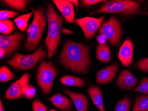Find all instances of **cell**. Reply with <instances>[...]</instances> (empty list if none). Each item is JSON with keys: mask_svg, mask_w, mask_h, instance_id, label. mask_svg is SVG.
<instances>
[{"mask_svg": "<svg viewBox=\"0 0 148 111\" xmlns=\"http://www.w3.org/2000/svg\"><path fill=\"white\" fill-rule=\"evenodd\" d=\"M60 62L68 70L85 74L90 66L89 47L83 43L66 41L60 54Z\"/></svg>", "mask_w": 148, "mask_h": 111, "instance_id": "obj_1", "label": "cell"}, {"mask_svg": "<svg viewBox=\"0 0 148 111\" xmlns=\"http://www.w3.org/2000/svg\"><path fill=\"white\" fill-rule=\"evenodd\" d=\"M0 102H1V103H0V111H5L1 100Z\"/></svg>", "mask_w": 148, "mask_h": 111, "instance_id": "obj_36", "label": "cell"}, {"mask_svg": "<svg viewBox=\"0 0 148 111\" xmlns=\"http://www.w3.org/2000/svg\"><path fill=\"white\" fill-rule=\"evenodd\" d=\"M60 81L63 85L70 86L84 87L85 82L83 79L72 76H65L60 78Z\"/></svg>", "mask_w": 148, "mask_h": 111, "instance_id": "obj_19", "label": "cell"}, {"mask_svg": "<svg viewBox=\"0 0 148 111\" xmlns=\"http://www.w3.org/2000/svg\"><path fill=\"white\" fill-rule=\"evenodd\" d=\"M138 80L132 73L126 69L123 70L119 75L117 85L123 90H131L137 85Z\"/></svg>", "mask_w": 148, "mask_h": 111, "instance_id": "obj_14", "label": "cell"}, {"mask_svg": "<svg viewBox=\"0 0 148 111\" xmlns=\"http://www.w3.org/2000/svg\"><path fill=\"white\" fill-rule=\"evenodd\" d=\"M50 111H56V110H50Z\"/></svg>", "mask_w": 148, "mask_h": 111, "instance_id": "obj_37", "label": "cell"}, {"mask_svg": "<svg viewBox=\"0 0 148 111\" xmlns=\"http://www.w3.org/2000/svg\"><path fill=\"white\" fill-rule=\"evenodd\" d=\"M134 92H140L148 94V78L144 77L138 87L134 90Z\"/></svg>", "mask_w": 148, "mask_h": 111, "instance_id": "obj_26", "label": "cell"}, {"mask_svg": "<svg viewBox=\"0 0 148 111\" xmlns=\"http://www.w3.org/2000/svg\"><path fill=\"white\" fill-rule=\"evenodd\" d=\"M64 92L73 101L77 111H87L88 102L87 97L84 95L73 92L68 89H65Z\"/></svg>", "mask_w": 148, "mask_h": 111, "instance_id": "obj_15", "label": "cell"}, {"mask_svg": "<svg viewBox=\"0 0 148 111\" xmlns=\"http://www.w3.org/2000/svg\"><path fill=\"white\" fill-rule=\"evenodd\" d=\"M119 68V64L116 63L101 69L97 72L96 82L101 85L111 82L115 77Z\"/></svg>", "mask_w": 148, "mask_h": 111, "instance_id": "obj_12", "label": "cell"}, {"mask_svg": "<svg viewBox=\"0 0 148 111\" xmlns=\"http://www.w3.org/2000/svg\"><path fill=\"white\" fill-rule=\"evenodd\" d=\"M98 33L105 36L113 46H118L123 34L122 24L115 16H112L105 22L98 31Z\"/></svg>", "mask_w": 148, "mask_h": 111, "instance_id": "obj_7", "label": "cell"}, {"mask_svg": "<svg viewBox=\"0 0 148 111\" xmlns=\"http://www.w3.org/2000/svg\"><path fill=\"white\" fill-rule=\"evenodd\" d=\"M134 45L130 37L124 41L119 51L118 58L123 65L129 67L131 65L134 56Z\"/></svg>", "mask_w": 148, "mask_h": 111, "instance_id": "obj_11", "label": "cell"}, {"mask_svg": "<svg viewBox=\"0 0 148 111\" xmlns=\"http://www.w3.org/2000/svg\"><path fill=\"white\" fill-rule=\"evenodd\" d=\"M50 101L54 105L60 110L65 111H70L72 108L71 101L66 97L57 93L49 98Z\"/></svg>", "mask_w": 148, "mask_h": 111, "instance_id": "obj_16", "label": "cell"}, {"mask_svg": "<svg viewBox=\"0 0 148 111\" xmlns=\"http://www.w3.org/2000/svg\"><path fill=\"white\" fill-rule=\"evenodd\" d=\"M135 67L144 73L148 72V58L139 60L135 64Z\"/></svg>", "mask_w": 148, "mask_h": 111, "instance_id": "obj_27", "label": "cell"}, {"mask_svg": "<svg viewBox=\"0 0 148 111\" xmlns=\"http://www.w3.org/2000/svg\"><path fill=\"white\" fill-rule=\"evenodd\" d=\"M61 32L64 34H66V35H71L74 33V32L72 31L71 30L66 29V28H63L61 29Z\"/></svg>", "mask_w": 148, "mask_h": 111, "instance_id": "obj_33", "label": "cell"}, {"mask_svg": "<svg viewBox=\"0 0 148 111\" xmlns=\"http://www.w3.org/2000/svg\"><path fill=\"white\" fill-rule=\"evenodd\" d=\"M52 1L62 13L66 22L75 23V11L72 3L65 0H53Z\"/></svg>", "mask_w": 148, "mask_h": 111, "instance_id": "obj_13", "label": "cell"}, {"mask_svg": "<svg viewBox=\"0 0 148 111\" xmlns=\"http://www.w3.org/2000/svg\"><path fill=\"white\" fill-rule=\"evenodd\" d=\"M105 19L104 16L99 18L87 17L76 19L75 22L82 29L85 37L87 40H89L94 37Z\"/></svg>", "mask_w": 148, "mask_h": 111, "instance_id": "obj_8", "label": "cell"}, {"mask_svg": "<svg viewBox=\"0 0 148 111\" xmlns=\"http://www.w3.org/2000/svg\"><path fill=\"white\" fill-rule=\"evenodd\" d=\"M25 37L24 34L15 32L12 35L0 36V48L5 50L6 56L10 54L12 52L19 49L21 42Z\"/></svg>", "mask_w": 148, "mask_h": 111, "instance_id": "obj_10", "label": "cell"}, {"mask_svg": "<svg viewBox=\"0 0 148 111\" xmlns=\"http://www.w3.org/2000/svg\"><path fill=\"white\" fill-rule=\"evenodd\" d=\"M32 107L34 111H48V108L37 99L32 103Z\"/></svg>", "mask_w": 148, "mask_h": 111, "instance_id": "obj_29", "label": "cell"}, {"mask_svg": "<svg viewBox=\"0 0 148 111\" xmlns=\"http://www.w3.org/2000/svg\"><path fill=\"white\" fill-rule=\"evenodd\" d=\"M15 76L11 71L9 68L2 66L0 68V81L1 82H7L14 79Z\"/></svg>", "mask_w": 148, "mask_h": 111, "instance_id": "obj_24", "label": "cell"}, {"mask_svg": "<svg viewBox=\"0 0 148 111\" xmlns=\"http://www.w3.org/2000/svg\"><path fill=\"white\" fill-rule=\"evenodd\" d=\"M96 40L99 45H103L106 44V41L108 40L105 36L103 34H100L99 35L97 36Z\"/></svg>", "mask_w": 148, "mask_h": 111, "instance_id": "obj_32", "label": "cell"}, {"mask_svg": "<svg viewBox=\"0 0 148 111\" xmlns=\"http://www.w3.org/2000/svg\"><path fill=\"white\" fill-rule=\"evenodd\" d=\"M142 12L138 2L129 0H113L106 2L94 12L98 13H119L125 16H132Z\"/></svg>", "mask_w": 148, "mask_h": 111, "instance_id": "obj_4", "label": "cell"}, {"mask_svg": "<svg viewBox=\"0 0 148 111\" xmlns=\"http://www.w3.org/2000/svg\"><path fill=\"white\" fill-rule=\"evenodd\" d=\"M97 59L102 62L107 63L111 61L110 48L107 44L99 45L96 48Z\"/></svg>", "mask_w": 148, "mask_h": 111, "instance_id": "obj_18", "label": "cell"}, {"mask_svg": "<svg viewBox=\"0 0 148 111\" xmlns=\"http://www.w3.org/2000/svg\"><path fill=\"white\" fill-rule=\"evenodd\" d=\"M30 75L25 73L18 81L14 83L10 87L5 94V98L13 100L20 98L24 95L26 90L29 85Z\"/></svg>", "mask_w": 148, "mask_h": 111, "instance_id": "obj_9", "label": "cell"}, {"mask_svg": "<svg viewBox=\"0 0 148 111\" xmlns=\"http://www.w3.org/2000/svg\"><path fill=\"white\" fill-rule=\"evenodd\" d=\"M19 13L16 12L9 10H1L0 12L1 21L7 20L8 18H12L18 15Z\"/></svg>", "mask_w": 148, "mask_h": 111, "instance_id": "obj_28", "label": "cell"}, {"mask_svg": "<svg viewBox=\"0 0 148 111\" xmlns=\"http://www.w3.org/2000/svg\"><path fill=\"white\" fill-rule=\"evenodd\" d=\"M46 17L48 20V30L45 43L48 51V57L51 58L60 43V32L64 20L51 4L48 5Z\"/></svg>", "mask_w": 148, "mask_h": 111, "instance_id": "obj_2", "label": "cell"}, {"mask_svg": "<svg viewBox=\"0 0 148 111\" xmlns=\"http://www.w3.org/2000/svg\"><path fill=\"white\" fill-rule=\"evenodd\" d=\"M2 1L13 9L22 10L25 9L29 1L25 0H5Z\"/></svg>", "mask_w": 148, "mask_h": 111, "instance_id": "obj_22", "label": "cell"}, {"mask_svg": "<svg viewBox=\"0 0 148 111\" xmlns=\"http://www.w3.org/2000/svg\"><path fill=\"white\" fill-rule=\"evenodd\" d=\"M6 53L5 51L3 49L0 48V58L1 59H2L5 56H6Z\"/></svg>", "mask_w": 148, "mask_h": 111, "instance_id": "obj_34", "label": "cell"}, {"mask_svg": "<svg viewBox=\"0 0 148 111\" xmlns=\"http://www.w3.org/2000/svg\"><path fill=\"white\" fill-rule=\"evenodd\" d=\"M36 94V89L34 87L29 85L24 94V96L27 99H30L34 97Z\"/></svg>", "mask_w": 148, "mask_h": 111, "instance_id": "obj_30", "label": "cell"}, {"mask_svg": "<svg viewBox=\"0 0 148 111\" xmlns=\"http://www.w3.org/2000/svg\"><path fill=\"white\" fill-rule=\"evenodd\" d=\"M15 30L13 22L10 20L1 21L0 22V32L5 34L11 33Z\"/></svg>", "mask_w": 148, "mask_h": 111, "instance_id": "obj_23", "label": "cell"}, {"mask_svg": "<svg viewBox=\"0 0 148 111\" xmlns=\"http://www.w3.org/2000/svg\"><path fill=\"white\" fill-rule=\"evenodd\" d=\"M132 111H148V95L137 97Z\"/></svg>", "mask_w": 148, "mask_h": 111, "instance_id": "obj_20", "label": "cell"}, {"mask_svg": "<svg viewBox=\"0 0 148 111\" xmlns=\"http://www.w3.org/2000/svg\"><path fill=\"white\" fill-rule=\"evenodd\" d=\"M71 3H72L73 4H74V5H75V6H76V8L78 9V6H79V1H75V0H74V1H72V0H71V1H69Z\"/></svg>", "mask_w": 148, "mask_h": 111, "instance_id": "obj_35", "label": "cell"}, {"mask_svg": "<svg viewBox=\"0 0 148 111\" xmlns=\"http://www.w3.org/2000/svg\"><path fill=\"white\" fill-rule=\"evenodd\" d=\"M88 92L91 100L100 111H106L104 107L103 95L100 88L98 86H91L89 88Z\"/></svg>", "mask_w": 148, "mask_h": 111, "instance_id": "obj_17", "label": "cell"}, {"mask_svg": "<svg viewBox=\"0 0 148 111\" xmlns=\"http://www.w3.org/2000/svg\"><path fill=\"white\" fill-rule=\"evenodd\" d=\"M131 104L132 101L125 95L123 100L116 104L114 111H129Z\"/></svg>", "mask_w": 148, "mask_h": 111, "instance_id": "obj_25", "label": "cell"}, {"mask_svg": "<svg viewBox=\"0 0 148 111\" xmlns=\"http://www.w3.org/2000/svg\"><path fill=\"white\" fill-rule=\"evenodd\" d=\"M33 12L27 13L18 17L14 20L15 23L18 29L21 31H25L28 27V22L31 17L33 14Z\"/></svg>", "mask_w": 148, "mask_h": 111, "instance_id": "obj_21", "label": "cell"}, {"mask_svg": "<svg viewBox=\"0 0 148 111\" xmlns=\"http://www.w3.org/2000/svg\"><path fill=\"white\" fill-rule=\"evenodd\" d=\"M57 73V69L51 62L40 61L36 73V81L44 94H49L51 91Z\"/></svg>", "mask_w": 148, "mask_h": 111, "instance_id": "obj_6", "label": "cell"}, {"mask_svg": "<svg viewBox=\"0 0 148 111\" xmlns=\"http://www.w3.org/2000/svg\"><path fill=\"white\" fill-rule=\"evenodd\" d=\"M32 10L34 18L32 23L28 27V37L25 42L26 49L28 52L33 51L37 47L48 23L43 9L39 8L32 9Z\"/></svg>", "mask_w": 148, "mask_h": 111, "instance_id": "obj_3", "label": "cell"}, {"mask_svg": "<svg viewBox=\"0 0 148 111\" xmlns=\"http://www.w3.org/2000/svg\"><path fill=\"white\" fill-rule=\"evenodd\" d=\"M106 1H102V0H84L82 1V4L85 7H90L93 5H95L100 2H106Z\"/></svg>", "mask_w": 148, "mask_h": 111, "instance_id": "obj_31", "label": "cell"}, {"mask_svg": "<svg viewBox=\"0 0 148 111\" xmlns=\"http://www.w3.org/2000/svg\"><path fill=\"white\" fill-rule=\"evenodd\" d=\"M48 55V52L43 49L42 46L31 54L22 55L15 53L12 59L8 60L7 63L15 69L28 70L34 68L40 60L45 59Z\"/></svg>", "mask_w": 148, "mask_h": 111, "instance_id": "obj_5", "label": "cell"}]
</instances>
